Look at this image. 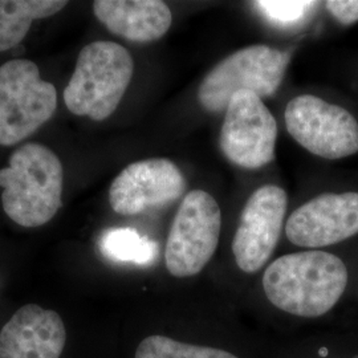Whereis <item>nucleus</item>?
Instances as JSON below:
<instances>
[{
	"instance_id": "14",
	"label": "nucleus",
	"mask_w": 358,
	"mask_h": 358,
	"mask_svg": "<svg viewBox=\"0 0 358 358\" xmlns=\"http://www.w3.org/2000/svg\"><path fill=\"white\" fill-rule=\"evenodd\" d=\"M66 4L63 0H0V52L20 44L35 20L60 13Z\"/></svg>"
},
{
	"instance_id": "13",
	"label": "nucleus",
	"mask_w": 358,
	"mask_h": 358,
	"mask_svg": "<svg viewBox=\"0 0 358 358\" xmlns=\"http://www.w3.org/2000/svg\"><path fill=\"white\" fill-rule=\"evenodd\" d=\"M96 17L112 34L134 43H152L166 35L173 15L161 0H96Z\"/></svg>"
},
{
	"instance_id": "16",
	"label": "nucleus",
	"mask_w": 358,
	"mask_h": 358,
	"mask_svg": "<svg viewBox=\"0 0 358 358\" xmlns=\"http://www.w3.org/2000/svg\"><path fill=\"white\" fill-rule=\"evenodd\" d=\"M136 358H239L227 350L180 343L167 336L154 334L142 340Z\"/></svg>"
},
{
	"instance_id": "7",
	"label": "nucleus",
	"mask_w": 358,
	"mask_h": 358,
	"mask_svg": "<svg viewBox=\"0 0 358 358\" xmlns=\"http://www.w3.org/2000/svg\"><path fill=\"white\" fill-rule=\"evenodd\" d=\"M284 120L288 133L309 153L340 159L358 152V122L338 105L303 94L288 103Z\"/></svg>"
},
{
	"instance_id": "5",
	"label": "nucleus",
	"mask_w": 358,
	"mask_h": 358,
	"mask_svg": "<svg viewBox=\"0 0 358 358\" xmlns=\"http://www.w3.org/2000/svg\"><path fill=\"white\" fill-rule=\"evenodd\" d=\"M57 108V92L41 80L38 65L15 59L0 66V145L24 141L50 121Z\"/></svg>"
},
{
	"instance_id": "4",
	"label": "nucleus",
	"mask_w": 358,
	"mask_h": 358,
	"mask_svg": "<svg viewBox=\"0 0 358 358\" xmlns=\"http://www.w3.org/2000/svg\"><path fill=\"white\" fill-rule=\"evenodd\" d=\"M289 53L268 45H251L219 62L202 80L198 100L207 112L226 110L230 99L241 90L271 97L282 84Z\"/></svg>"
},
{
	"instance_id": "2",
	"label": "nucleus",
	"mask_w": 358,
	"mask_h": 358,
	"mask_svg": "<svg viewBox=\"0 0 358 358\" xmlns=\"http://www.w3.org/2000/svg\"><path fill=\"white\" fill-rule=\"evenodd\" d=\"M64 169L50 148L31 142L10 157L0 170L1 205L7 217L22 227L47 224L63 205Z\"/></svg>"
},
{
	"instance_id": "10",
	"label": "nucleus",
	"mask_w": 358,
	"mask_h": 358,
	"mask_svg": "<svg viewBox=\"0 0 358 358\" xmlns=\"http://www.w3.org/2000/svg\"><path fill=\"white\" fill-rule=\"evenodd\" d=\"M186 179L173 161L150 158L125 167L110 185L109 203L120 215H136L167 205L186 192Z\"/></svg>"
},
{
	"instance_id": "3",
	"label": "nucleus",
	"mask_w": 358,
	"mask_h": 358,
	"mask_svg": "<svg viewBox=\"0 0 358 358\" xmlns=\"http://www.w3.org/2000/svg\"><path fill=\"white\" fill-rule=\"evenodd\" d=\"M133 71L134 62L125 47L103 40L85 45L64 90L68 110L94 121L106 120L121 103Z\"/></svg>"
},
{
	"instance_id": "8",
	"label": "nucleus",
	"mask_w": 358,
	"mask_h": 358,
	"mask_svg": "<svg viewBox=\"0 0 358 358\" xmlns=\"http://www.w3.org/2000/svg\"><path fill=\"white\" fill-rule=\"evenodd\" d=\"M278 124L254 92L241 90L230 99L220 129L223 155L236 166L255 170L275 159Z\"/></svg>"
},
{
	"instance_id": "9",
	"label": "nucleus",
	"mask_w": 358,
	"mask_h": 358,
	"mask_svg": "<svg viewBox=\"0 0 358 358\" xmlns=\"http://www.w3.org/2000/svg\"><path fill=\"white\" fill-rule=\"evenodd\" d=\"M288 196L276 185L259 187L244 206L232 241L236 266L245 273H255L273 254L280 239Z\"/></svg>"
},
{
	"instance_id": "18",
	"label": "nucleus",
	"mask_w": 358,
	"mask_h": 358,
	"mask_svg": "<svg viewBox=\"0 0 358 358\" xmlns=\"http://www.w3.org/2000/svg\"><path fill=\"white\" fill-rule=\"evenodd\" d=\"M325 7L333 17L344 26L358 22V0H329L325 1Z\"/></svg>"
},
{
	"instance_id": "1",
	"label": "nucleus",
	"mask_w": 358,
	"mask_h": 358,
	"mask_svg": "<svg viewBox=\"0 0 358 358\" xmlns=\"http://www.w3.org/2000/svg\"><path fill=\"white\" fill-rule=\"evenodd\" d=\"M345 263L325 251H303L280 256L263 275L269 301L282 312L299 317H320L345 292Z\"/></svg>"
},
{
	"instance_id": "17",
	"label": "nucleus",
	"mask_w": 358,
	"mask_h": 358,
	"mask_svg": "<svg viewBox=\"0 0 358 358\" xmlns=\"http://www.w3.org/2000/svg\"><path fill=\"white\" fill-rule=\"evenodd\" d=\"M252 4L269 23L279 27L299 24L319 6L307 0H259Z\"/></svg>"
},
{
	"instance_id": "15",
	"label": "nucleus",
	"mask_w": 358,
	"mask_h": 358,
	"mask_svg": "<svg viewBox=\"0 0 358 358\" xmlns=\"http://www.w3.org/2000/svg\"><path fill=\"white\" fill-rule=\"evenodd\" d=\"M100 248L103 256L110 260L140 266L152 264L158 254V244L133 229L105 231L100 239Z\"/></svg>"
},
{
	"instance_id": "11",
	"label": "nucleus",
	"mask_w": 358,
	"mask_h": 358,
	"mask_svg": "<svg viewBox=\"0 0 358 358\" xmlns=\"http://www.w3.org/2000/svg\"><path fill=\"white\" fill-rule=\"evenodd\" d=\"M291 243L321 248L358 234V192L321 194L296 208L287 220Z\"/></svg>"
},
{
	"instance_id": "12",
	"label": "nucleus",
	"mask_w": 358,
	"mask_h": 358,
	"mask_svg": "<svg viewBox=\"0 0 358 358\" xmlns=\"http://www.w3.org/2000/svg\"><path fill=\"white\" fill-rule=\"evenodd\" d=\"M65 340L57 312L27 304L0 331V358H60Z\"/></svg>"
},
{
	"instance_id": "6",
	"label": "nucleus",
	"mask_w": 358,
	"mask_h": 358,
	"mask_svg": "<svg viewBox=\"0 0 358 358\" xmlns=\"http://www.w3.org/2000/svg\"><path fill=\"white\" fill-rule=\"evenodd\" d=\"M222 211L215 198L203 190L187 192L171 223L165 263L174 278H192L203 271L217 251Z\"/></svg>"
}]
</instances>
